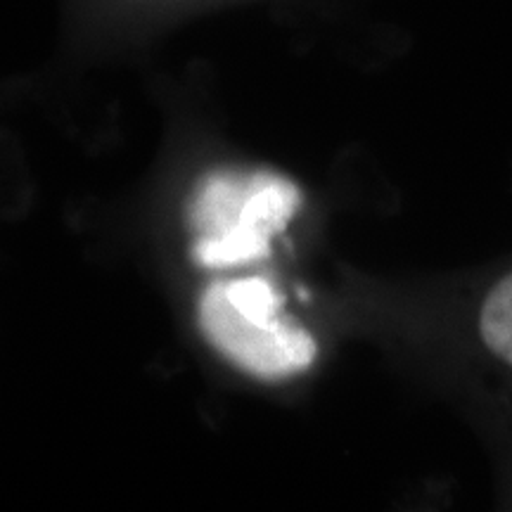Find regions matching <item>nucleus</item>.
I'll return each mask as SVG.
<instances>
[{
  "label": "nucleus",
  "mask_w": 512,
  "mask_h": 512,
  "mask_svg": "<svg viewBox=\"0 0 512 512\" xmlns=\"http://www.w3.org/2000/svg\"><path fill=\"white\" fill-rule=\"evenodd\" d=\"M204 342L228 366L259 382H287L318 358V342L283 311V294L264 275L214 278L195 302Z\"/></svg>",
  "instance_id": "obj_1"
},
{
  "label": "nucleus",
  "mask_w": 512,
  "mask_h": 512,
  "mask_svg": "<svg viewBox=\"0 0 512 512\" xmlns=\"http://www.w3.org/2000/svg\"><path fill=\"white\" fill-rule=\"evenodd\" d=\"M302 207V190L275 171L223 169L192 190L190 256L207 271L256 264L271 254Z\"/></svg>",
  "instance_id": "obj_2"
},
{
  "label": "nucleus",
  "mask_w": 512,
  "mask_h": 512,
  "mask_svg": "<svg viewBox=\"0 0 512 512\" xmlns=\"http://www.w3.org/2000/svg\"><path fill=\"white\" fill-rule=\"evenodd\" d=\"M477 332L484 349L512 370V271L486 292L479 306Z\"/></svg>",
  "instance_id": "obj_3"
}]
</instances>
